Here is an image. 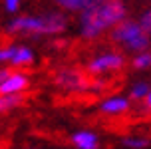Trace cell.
Instances as JSON below:
<instances>
[{"mask_svg":"<svg viewBox=\"0 0 151 149\" xmlns=\"http://www.w3.org/2000/svg\"><path fill=\"white\" fill-rule=\"evenodd\" d=\"M125 18V6L121 0H101L93 6L82 10L80 32L83 38H96L113 24Z\"/></svg>","mask_w":151,"mask_h":149,"instance_id":"obj_1","label":"cell"},{"mask_svg":"<svg viewBox=\"0 0 151 149\" xmlns=\"http://www.w3.org/2000/svg\"><path fill=\"white\" fill-rule=\"evenodd\" d=\"M66 16L58 14V12H50L46 16H22V18H16L10 22L8 32H24V34H32V36H44V34H58L66 28Z\"/></svg>","mask_w":151,"mask_h":149,"instance_id":"obj_2","label":"cell"},{"mask_svg":"<svg viewBox=\"0 0 151 149\" xmlns=\"http://www.w3.org/2000/svg\"><path fill=\"white\" fill-rule=\"evenodd\" d=\"M113 40L115 42H121L125 48L135 50V52H141V50H145L149 46L147 32L141 28V24H135V22L119 24L117 28L113 30Z\"/></svg>","mask_w":151,"mask_h":149,"instance_id":"obj_3","label":"cell"},{"mask_svg":"<svg viewBox=\"0 0 151 149\" xmlns=\"http://www.w3.org/2000/svg\"><path fill=\"white\" fill-rule=\"evenodd\" d=\"M123 66V58L119 54H101L90 64V72L99 74V72H107V70H117Z\"/></svg>","mask_w":151,"mask_h":149,"instance_id":"obj_4","label":"cell"},{"mask_svg":"<svg viewBox=\"0 0 151 149\" xmlns=\"http://www.w3.org/2000/svg\"><path fill=\"white\" fill-rule=\"evenodd\" d=\"M28 86V78L22 74H8V78L0 83V94H16Z\"/></svg>","mask_w":151,"mask_h":149,"instance_id":"obj_5","label":"cell"},{"mask_svg":"<svg viewBox=\"0 0 151 149\" xmlns=\"http://www.w3.org/2000/svg\"><path fill=\"white\" fill-rule=\"evenodd\" d=\"M56 82H58V86H62L66 89H82V76L78 72H74V70H62V72H58Z\"/></svg>","mask_w":151,"mask_h":149,"instance_id":"obj_6","label":"cell"},{"mask_svg":"<svg viewBox=\"0 0 151 149\" xmlns=\"http://www.w3.org/2000/svg\"><path fill=\"white\" fill-rule=\"evenodd\" d=\"M74 143L80 149H96L98 147V137L90 131H80L74 135Z\"/></svg>","mask_w":151,"mask_h":149,"instance_id":"obj_7","label":"cell"},{"mask_svg":"<svg viewBox=\"0 0 151 149\" xmlns=\"http://www.w3.org/2000/svg\"><path fill=\"white\" fill-rule=\"evenodd\" d=\"M54 2L62 8H68V10H86V8L93 6L101 0H54Z\"/></svg>","mask_w":151,"mask_h":149,"instance_id":"obj_8","label":"cell"},{"mask_svg":"<svg viewBox=\"0 0 151 149\" xmlns=\"http://www.w3.org/2000/svg\"><path fill=\"white\" fill-rule=\"evenodd\" d=\"M125 109H127V99H123V97H113L101 104V112L106 113H119Z\"/></svg>","mask_w":151,"mask_h":149,"instance_id":"obj_9","label":"cell"},{"mask_svg":"<svg viewBox=\"0 0 151 149\" xmlns=\"http://www.w3.org/2000/svg\"><path fill=\"white\" fill-rule=\"evenodd\" d=\"M20 101H22L20 91H16V94H0V112H8V109L16 107V105H20Z\"/></svg>","mask_w":151,"mask_h":149,"instance_id":"obj_10","label":"cell"},{"mask_svg":"<svg viewBox=\"0 0 151 149\" xmlns=\"http://www.w3.org/2000/svg\"><path fill=\"white\" fill-rule=\"evenodd\" d=\"M32 60H34V54H32L28 48H16V54L10 62H12L14 66H20V64H28Z\"/></svg>","mask_w":151,"mask_h":149,"instance_id":"obj_11","label":"cell"},{"mask_svg":"<svg viewBox=\"0 0 151 149\" xmlns=\"http://www.w3.org/2000/svg\"><path fill=\"white\" fill-rule=\"evenodd\" d=\"M123 145L133 147V149H141V147H147L149 141H147V139H133V137H125V139H123Z\"/></svg>","mask_w":151,"mask_h":149,"instance_id":"obj_12","label":"cell"},{"mask_svg":"<svg viewBox=\"0 0 151 149\" xmlns=\"http://www.w3.org/2000/svg\"><path fill=\"white\" fill-rule=\"evenodd\" d=\"M133 66L135 68H149L151 66V54H139L133 60Z\"/></svg>","mask_w":151,"mask_h":149,"instance_id":"obj_13","label":"cell"},{"mask_svg":"<svg viewBox=\"0 0 151 149\" xmlns=\"http://www.w3.org/2000/svg\"><path fill=\"white\" fill-rule=\"evenodd\" d=\"M147 96V86L145 83H137V86H133V89H131V97H135V99H139V97Z\"/></svg>","mask_w":151,"mask_h":149,"instance_id":"obj_14","label":"cell"},{"mask_svg":"<svg viewBox=\"0 0 151 149\" xmlns=\"http://www.w3.org/2000/svg\"><path fill=\"white\" fill-rule=\"evenodd\" d=\"M16 54V48H6V50H0V62H10Z\"/></svg>","mask_w":151,"mask_h":149,"instance_id":"obj_15","label":"cell"},{"mask_svg":"<svg viewBox=\"0 0 151 149\" xmlns=\"http://www.w3.org/2000/svg\"><path fill=\"white\" fill-rule=\"evenodd\" d=\"M141 28L147 32V34H151V12H147V14H143V18H141Z\"/></svg>","mask_w":151,"mask_h":149,"instance_id":"obj_16","label":"cell"},{"mask_svg":"<svg viewBox=\"0 0 151 149\" xmlns=\"http://www.w3.org/2000/svg\"><path fill=\"white\" fill-rule=\"evenodd\" d=\"M4 2H6V8L10 12H14L16 8H18V4H20V0H4Z\"/></svg>","mask_w":151,"mask_h":149,"instance_id":"obj_17","label":"cell"},{"mask_svg":"<svg viewBox=\"0 0 151 149\" xmlns=\"http://www.w3.org/2000/svg\"><path fill=\"white\" fill-rule=\"evenodd\" d=\"M8 74H10V72H6V70H0V83H2V82L8 78Z\"/></svg>","mask_w":151,"mask_h":149,"instance_id":"obj_18","label":"cell"},{"mask_svg":"<svg viewBox=\"0 0 151 149\" xmlns=\"http://www.w3.org/2000/svg\"><path fill=\"white\" fill-rule=\"evenodd\" d=\"M147 105L151 107V94H147Z\"/></svg>","mask_w":151,"mask_h":149,"instance_id":"obj_19","label":"cell"}]
</instances>
